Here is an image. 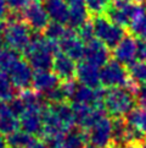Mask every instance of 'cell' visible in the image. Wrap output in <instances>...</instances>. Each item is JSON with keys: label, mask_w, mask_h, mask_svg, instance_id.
Segmentation results:
<instances>
[{"label": "cell", "mask_w": 146, "mask_h": 148, "mask_svg": "<svg viewBox=\"0 0 146 148\" xmlns=\"http://www.w3.org/2000/svg\"><path fill=\"white\" fill-rule=\"evenodd\" d=\"M129 143L128 125L124 118H114L112 120V146L123 147Z\"/></svg>", "instance_id": "cell-21"}, {"label": "cell", "mask_w": 146, "mask_h": 148, "mask_svg": "<svg viewBox=\"0 0 146 148\" xmlns=\"http://www.w3.org/2000/svg\"><path fill=\"white\" fill-rule=\"evenodd\" d=\"M126 121L129 126L138 129L146 138V110L144 109H133L127 116Z\"/></svg>", "instance_id": "cell-25"}, {"label": "cell", "mask_w": 146, "mask_h": 148, "mask_svg": "<svg viewBox=\"0 0 146 148\" xmlns=\"http://www.w3.org/2000/svg\"><path fill=\"white\" fill-rule=\"evenodd\" d=\"M4 40L9 48L16 51H24L32 40V32L22 20L9 22L4 32Z\"/></svg>", "instance_id": "cell-5"}, {"label": "cell", "mask_w": 146, "mask_h": 148, "mask_svg": "<svg viewBox=\"0 0 146 148\" xmlns=\"http://www.w3.org/2000/svg\"><path fill=\"white\" fill-rule=\"evenodd\" d=\"M76 77L82 86L90 88H99L100 84V70L96 66H93L88 62H80L77 66Z\"/></svg>", "instance_id": "cell-16"}, {"label": "cell", "mask_w": 146, "mask_h": 148, "mask_svg": "<svg viewBox=\"0 0 146 148\" xmlns=\"http://www.w3.org/2000/svg\"><path fill=\"white\" fill-rule=\"evenodd\" d=\"M122 148H140V145H138V143H128L126 146H123Z\"/></svg>", "instance_id": "cell-42"}, {"label": "cell", "mask_w": 146, "mask_h": 148, "mask_svg": "<svg viewBox=\"0 0 146 148\" xmlns=\"http://www.w3.org/2000/svg\"><path fill=\"white\" fill-rule=\"evenodd\" d=\"M83 148H97V147H95V146H93V145H90V143H89V145H85Z\"/></svg>", "instance_id": "cell-43"}, {"label": "cell", "mask_w": 146, "mask_h": 148, "mask_svg": "<svg viewBox=\"0 0 146 148\" xmlns=\"http://www.w3.org/2000/svg\"><path fill=\"white\" fill-rule=\"evenodd\" d=\"M5 1L11 12H20L23 11V9L27 6L30 0H5Z\"/></svg>", "instance_id": "cell-35"}, {"label": "cell", "mask_w": 146, "mask_h": 148, "mask_svg": "<svg viewBox=\"0 0 146 148\" xmlns=\"http://www.w3.org/2000/svg\"><path fill=\"white\" fill-rule=\"evenodd\" d=\"M57 51H60L57 43L39 34H34L23 54L30 67L35 71H44L53 67L54 56Z\"/></svg>", "instance_id": "cell-1"}, {"label": "cell", "mask_w": 146, "mask_h": 148, "mask_svg": "<svg viewBox=\"0 0 146 148\" xmlns=\"http://www.w3.org/2000/svg\"><path fill=\"white\" fill-rule=\"evenodd\" d=\"M15 94H16V88L14 87L7 73L0 71V102L9 103L15 98Z\"/></svg>", "instance_id": "cell-27"}, {"label": "cell", "mask_w": 146, "mask_h": 148, "mask_svg": "<svg viewBox=\"0 0 146 148\" xmlns=\"http://www.w3.org/2000/svg\"><path fill=\"white\" fill-rule=\"evenodd\" d=\"M59 49L74 61L82 60L84 55V43L79 38L78 33L72 28H68L66 36L59 42Z\"/></svg>", "instance_id": "cell-12"}, {"label": "cell", "mask_w": 146, "mask_h": 148, "mask_svg": "<svg viewBox=\"0 0 146 148\" xmlns=\"http://www.w3.org/2000/svg\"><path fill=\"white\" fill-rule=\"evenodd\" d=\"M18 127V119L11 113L7 103L0 102V134L7 136Z\"/></svg>", "instance_id": "cell-20"}, {"label": "cell", "mask_w": 146, "mask_h": 148, "mask_svg": "<svg viewBox=\"0 0 146 148\" xmlns=\"http://www.w3.org/2000/svg\"><path fill=\"white\" fill-rule=\"evenodd\" d=\"M67 31H68V28H66L65 25H61L57 22H49V25L44 29V37L46 39L59 44V42L66 36Z\"/></svg>", "instance_id": "cell-31"}, {"label": "cell", "mask_w": 146, "mask_h": 148, "mask_svg": "<svg viewBox=\"0 0 146 148\" xmlns=\"http://www.w3.org/2000/svg\"><path fill=\"white\" fill-rule=\"evenodd\" d=\"M140 148H146V142H143V143H140Z\"/></svg>", "instance_id": "cell-45"}, {"label": "cell", "mask_w": 146, "mask_h": 148, "mask_svg": "<svg viewBox=\"0 0 146 148\" xmlns=\"http://www.w3.org/2000/svg\"><path fill=\"white\" fill-rule=\"evenodd\" d=\"M10 148H15V147H10Z\"/></svg>", "instance_id": "cell-46"}, {"label": "cell", "mask_w": 146, "mask_h": 148, "mask_svg": "<svg viewBox=\"0 0 146 148\" xmlns=\"http://www.w3.org/2000/svg\"><path fill=\"white\" fill-rule=\"evenodd\" d=\"M6 26H7V23L5 22L4 20H0V37L4 36V32H5V29H6Z\"/></svg>", "instance_id": "cell-41"}, {"label": "cell", "mask_w": 146, "mask_h": 148, "mask_svg": "<svg viewBox=\"0 0 146 148\" xmlns=\"http://www.w3.org/2000/svg\"><path fill=\"white\" fill-rule=\"evenodd\" d=\"M129 31L134 37L139 38V40L146 39V11L143 10L139 15L134 17V20L129 25Z\"/></svg>", "instance_id": "cell-29"}, {"label": "cell", "mask_w": 146, "mask_h": 148, "mask_svg": "<svg viewBox=\"0 0 146 148\" xmlns=\"http://www.w3.org/2000/svg\"><path fill=\"white\" fill-rule=\"evenodd\" d=\"M105 89L102 88H90L87 86L78 84L76 92L71 98L74 104L85 105V107H102Z\"/></svg>", "instance_id": "cell-13"}, {"label": "cell", "mask_w": 146, "mask_h": 148, "mask_svg": "<svg viewBox=\"0 0 146 148\" xmlns=\"http://www.w3.org/2000/svg\"><path fill=\"white\" fill-rule=\"evenodd\" d=\"M7 105H9L10 110H11V113L16 116L17 119L26 112V107H24V104L22 102V99H21L20 97L18 98L15 97L12 100H10V102L7 103Z\"/></svg>", "instance_id": "cell-34"}, {"label": "cell", "mask_w": 146, "mask_h": 148, "mask_svg": "<svg viewBox=\"0 0 146 148\" xmlns=\"http://www.w3.org/2000/svg\"><path fill=\"white\" fill-rule=\"evenodd\" d=\"M9 147H15V148H27L32 141L34 140V137L32 135L27 134L22 130H16L12 134H10L6 136Z\"/></svg>", "instance_id": "cell-26"}, {"label": "cell", "mask_w": 146, "mask_h": 148, "mask_svg": "<svg viewBox=\"0 0 146 148\" xmlns=\"http://www.w3.org/2000/svg\"><path fill=\"white\" fill-rule=\"evenodd\" d=\"M113 58L123 66H130L138 58V40L133 36H124V38L113 48Z\"/></svg>", "instance_id": "cell-10"}, {"label": "cell", "mask_w": 146, "mask_h": 148, "mask_svg": "<svg viewBox=\"0 0 146 148\" xmlns=\"http://www.w3.org/2000/svg\"><path fill=\"white\" fill-rule=\"evenodd\" d=\"M110 56H111L110 48H107L102 42H100L96 38L84 45L83 59L85 60V62L93 66L102 67L110 61Z\"/></svg>", "instance_id": "cell-11"}, {"label": "cell", "mask_w": 146, "mask_h": 148, "mask_svg": "<svg viewBox=\"0 0 146 148\" xmlns=\"http://www.w3.org/2000/svg\"><path fill=\"white\" fill-rule=\"evenodd\" d=\"M18 125L21 130L32 136L41 134V130H43L41 113L36 110H26L18 118Z\"/></svg>", "instance_id": "cell-19"}, {"label": "cell", "mask_w": 146, "mask_h": 148, "mask_svg": "<svg viewBox=\"0 0 146 148\" xmlns=\"http://www.w3.org/2000/svg\"><path fill=\"white\" fill-rule=\"evenodd\" d=\"M0 148H9L7 138H6V136L3 134H0Z\"/></svg>", "instance_id": "cell-40"}, {"label": "cell", "mask_w": 146, "mask_h": 148, "mask_svg": "<svg viewBox=\"0 0 146 148\" xmlns=\"http://www.w3.org/2000/svg\"><path fill=\"white\" fill-rule=\"evenodd\" d=\"M18 59H20L18 51L9 48L6 45L1 47V48H0V71L7 72L9 69L11 67Z\"/></svg>", "instance_id": "cell-28"}, {"label": "cell", "mask_w": 146, "mask_h": 148, "mask_svg": "<svg viewBox=\"0 0 146 148\" xmlns=\"http://www.w3.org/2000/svg\"><path fill=\"white\" fill-rule=\"evenodd\" d=\"M21 99L26 107V110H36V112H43L48 107L44 96L34 89H24L21 94Z\"/></svg>", "instance_id": "cell-22"}, {"label": "cell", "mask_w": 146, "mask_h": 148, "mask_svg": "<svg viewBox=\"0 0 146 148\" xmlns=\"http://www.w3.org/2000/svg\"><path fill=\"white\" fill-rule=\"evenodd\" d=\"M53 72L59 77V80L67 81V80H73L76 77V70L77 65L76 61L72 60L70 56L61 51H57L54 56L53 61Z\"/></svg>", "instance_id": "cell-14"}, {"label": "cell", "mask_w": 146, "mask_h": 148, "mask_svg": "<svg viewBox=\"0 0 146 148\" xmlns=\"http://www.w3.org/2000/svg\"><path fill=\"white\" fill-rule=\"evenodd\" d=\"M88 12L91 14L94 17L101 16L106 14L107 9L110 6V0H84Z\"/></svg>", "instance_id": "cell-32"}, {"label": "cell", "mask_w": 146, "mask_h": 148, "mask_svg": "<svg viewBox=\"0 0 146 148\" xmlns=\"http://www.w3.org/2000/svg\"><path fill=\"white\" fill-rule=\"evenodd\" d=\"M27 148H50L49 146H48V143H46L45 141H43V140H33L32 141V143H30Z\"/></svg>", "instance_id": "cell-38"}, {"label": "cell", "mask_w": 146, "mask_h": 148, "mask_svg": "<svg viewBox=\"0 0 146 148\" xmlns=\"http://www.w3.org/2000/svg\"><path fill=\"white\" fill-rule=\"evenodd\" d=\"M78 36L82 39L83 43H89L93 39H95V33H94V27L93 23L90 21H87V22L82 26V27L78 29Z\"/></svg>", "instance_id": "cell-33"}, {"label": "cell", "mask_w": 146, "mask_h": 148, "mask_svg": "<svg viewBox=\"0 0 146 148\" xmlns=\"http://www.w3.org/2000/svg\"><path fill=\"white\" fill-rule=\"evenodd\" d=\"M138 58L140 61L146 62V39L138 40Z\"/></svg>", "instance_id": "cell-37"}, {"label": "cell", "mask_w": 146, "mask_h": 148, "mask_svg": "<svg viewBox=\"0 0 146 148\" xmlns=\"http://www.w3.org/2000/svg\"><path fill=\"white\" fill-rule=\"evenodd\" d=\"M22 18L24 23L35 32L44 31L50 22L44 5L39 0H30L27 6L23 9Z\"/></svg>", "instance_id": "cell-7"}, {"label": "cell", "mask_w": 146, "mask_h": 148, "mask_svg": "<svg viewBox=\"0 0 146 148\" xmlns=\"http://www.w3.org/2000/svg\"><path fill=\"white\" fill-rule=\"evenodd\" d=\"M50 107L61 121V124L65 126L66 130H71L76 126V116L72 105H68L65 102L59 104H50Z\"/></svg>", "instance_id": "cell-23"}, {"label": "cell", "mask_w": 146, "mask_h": 148, "mask_svg": "<svg viewBox=\"0 0 146 148\" xmlns=\"http://www.w3.org/2000/svg\"><path fill=\"white\" fill-rule=\"evenodd\" d=\"M59 84H60L59 77L49 70L35 71L33 73V80H32L33 89L41 94L48 93L49 91L57 87Z\"/></svg>", "instance_id": "cell-18"}, {"label": "cell", "mask_w": 146, "mask_h": 148, "mask_svg": "<svg viewBox=\"0 0 146 148\" xmlns=\"http://www.w3.org/2000/svg\"><path fill=\"white\" fill-rule=\"evenodd\" d=\"M7 5L5 0H0V20H3L4 17H6L7 15Z\"/></svg>", "instance_id": "cell-39"}, {"label": "cell", "mask_w": 146, "mask_h": 148, "mask_svg": "<svg viewBox=\"0 0 146 148\" xmlns=\"http://www.w3.org/2000/svg\"><path fill=\"white\" fill-rule=\"evenodd\" d=\"M135 99H137L138 104L140 105V108L146 110V87L141 86L139 89V92L137 94V97H135Z\"/></svg>", "instance_id": "cell-36"}, {"label": "cell", "mask_w": 146, "mask_h": 148, "mask_svg": "<svg viewBox=\"0 0 146 148\" xmlns=\"http://www.w3.org/2000/svg\"><path fill=\"white\" fill-rule=\"evenodd\" d=\"M129 78L134 82H137L140 86L146 87V62L135 61L134 64L128 66Z\"/></svg>", "instance_id": "cell-30"}, {"label": "cell", "mask_w": 146, "mask_h": 148, "mask_svg": "<svg viewBox=\"0 0 146 148\" xmlns=\"http://www.w3.org/2000/svg\"><path fill=\"white\" fill-rule=\"evenodd\" d=\"M6 73L9 78L11 80L15 88L24 91V89H28L32 86L33 70L26 60L18 59L9 69V71Z\"/></svg>", "instance_id": "cell-9"}, {"label": "cell", "mask_w": 146, "mask_h": 148, "mask_svg": "<svg viewBox=\"0 0 146 148\" xmlns=\"http://www.w3.org/2000/svg\"><path fill=\"white\" fill-rule=\"evenodd\" d=\"M129 80L127 69L116 60H110L100 70V84L106 88L126 87Z\"/></svg>", "instance_id": "cell-6"}, {"label": "cell", "mask_w": 146, "mask_h": 148, "mask_svg": "<svg viewBox=\"0 0 146 148\" xmlns=\"http://www.w3.org/2000/svg\"><path fill=\"white\" fill-rule=\"evenodd\" d=\"M140 4H135L132 0H112L107 9V17L121 27H129L134 17L143 11Z\"/></svg>", "instance_id": "cell-4"}, {"label": "cell", "mask_w": 146, "mask_h": 148, "mask_svg": "<svg viewBox=\"0 0 146 148\" xmlns=\"http://www.w3.org/2000/svg\"><path fill=\"white\" fill-rule=\"evenodd\" d=\"M85 132L90 145L97 148H110L112 146V120L106 115Z\"/></svg>", "instance_id": "cell-8"}, {"label": "cell", "mask_w": 146, "mask_h": 148, "mask_svg": "<svg viewBox=\"0 0 146 148\" xmlns=\"http://www.w3.org/2000/svg\"><path fill=\"white\" fill-rule=\"evenodd\" d=\"M44 8L51 22L65 25L68 22V3L67 0H45Z\"/></svg>", "instance_id": "cell-17"}, {"label": "cell", "mask_w": 146, "mask_h": 148, "mask_svg": "<svg viewBox=\"0 0 146 148\" xmlns=\"http://www.w3.org/2000/svg\"><path fill=\"white\" fill-rule=\"evenodd\" d=\"M133 3H135V4H140V3H143V1H145V0H132Z\"/></svg>", "instance_id": "cell-44"}, {"label": "cell", "mask_w": 146, "mask_h": 148, "mask_svg": "<svg viewBox=\"0 0 146 148\" xmlns=\"http://www.w3.org/2000/svg\"><path fill=\"white\" fill-rule=\"evenodd\" d=\"M91 23L94 27L95 38L102 42L107 48H114L126 36L124 28L113 23L105 15L95 16Z\"/></svg>", "instance_id": "cell-3"}, {"label": "cell", "mask_w": 146, "mask_h": 148, "mask_svg": "<svg viewBox=\"0 0 146 148\" xmlns=\"http://www.w3.org/2000/svg\"><path fill=\"white\" fill-rule=\"evenodd\" d=\"M88 142L87 132L80 129H71L65 134L59 148H83Z\"/></svg>", "instance_id": "cell-24"}, {"label": "cell", "mask_w": 146, "mask_h": 148, "mask_svg": "<svg viewBox=\"0 0 146 148\" xmlns=\"http://www.w3.org/2000/svg\"><path fill=\"white\" fill-rule=\"evenodd\" d=\"M137 99L126 87L107 88L103 94L102 105L105 112L113 118H124L135 109Z\"/></svg>", "instance_id": "cell-2"}, {"label": "cell", "mask_w": 146, "mask_h": 148, "mask_svg": "<svg viewBox=\"0 0 146 148\" xmlns=\"http://www.w3.org/2000/svg\"><path fill=\"white\" fill-rule=\"evenodd\" d=\"M68 3V26L72 29H79L84 25L89 12L87 10L84 0H67Z\"/></svg>", "instance_id": "cell-15"}]
</instances>
